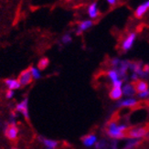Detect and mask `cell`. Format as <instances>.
I'll return each instance as SVG.
<instances>
[{"instance_id": "cell-26", "label": "cell", "mask_w": 149, "mask_h": 149, "mask_svg": "<svg viewBox=\"0 0 149 149\" xmlns=\"http://www.w3.org/2000/svg\"><path fill=\"white\" fill-rule=\"evenodd\" d=\"M14 94H15L14 91L8 90V92H6V97L8 99H11V98H13V96H14Z\"/></svg>"}, {"instance_id": "cell-30", "label": "cell", "mask_w": 149, "mask_h": 149, "mask_svg": "<svg viewBox=\"0 0 149 149\" xmlns=\"http://www.w3.org/2000/svg\"><path fill=\"white\" fill-rule=\"evenodd\" d=\"M147 136H148V137H149V134H148V135H147Z\"/></svg>"}, {"instance_id": "cell-14", "label": "cell", "mask_w": 149, "mask_h": 149, "mask_svg": "<svg viewBox=\"0 0 149 149\" xmlns=\"http://www.w3.org/2000/svg\"><path fill=\"white\" fill-rule=\"evenodd\" d=\"M107 76L113 83L118 81L119 80H122V79H120L121 77L119 75V72L117 70H110L107 72Z\"/></svg>"}, {"instance_id": "cell-17", "label": "cell", "mask_w": 149, "mask_h": 149, "mask_svg": "<svg viewBox=\"0 0 149 149\" xmlns=\"http://www.w3.org/2000/svg\"><path fill=\"white\" fill-rule=\"evenodd\" d=\"M147 6H146V4L144 3V4H142V5H140L138 8H137V9L135 10V17H142L144 16V14L146 12V10H147Z\"/></svg>"}, {"instance_id": "cell-9", "label": "cell", "mask_w": 149, "mask_h": 149, "mask_svg": "<svg viewBox=\"0 0 149 149\" xmlns=\"http://www.w3.org/2000/svg\"><path fill=\"white\" fill-rule=\"evenodd\" d=\"M135 38H136V36H135L134 33H131L130 35H129L125 40V41L123 42V45H122V49H124L125 51H127L129 50L130 49H132L133 45H134V42L135 40Z\"/></svg>"}, {"instance_id": "cell-3", "label": "cell", "mask_w": 149, "mask_h": 149, "mask_svg": "<svg viewBox=\"0 0 149 149\" xmlns=\"http://www.w3.org/2000/svg\"><path fill=\"white\" fill-rule=\"evenodd\" d=\"M32 80H33V77H32L31 72H30V68L26 69L20 72L18 76V81L20 83L21 87L23 86H27L29 83H31Z\"/></svg>"}, {"instance_id": "cell-4", "label": "cell", "mask_w": 149, "mask_h": 149, "mask_svg": "<svg viewBox=\"0 0 149 149\" xmlns=\"http://www.w3.org/2000/svg\"><path fill=\"white\" fill-rule=\"evenodd\" d=\"M16 112L21 113L24 117L29 120V99L25 98L21 102H19L18 104L16 106Z\"/></svg>"}, {"instance_id": "cell-31", "label": "cell", "mask_w": 149, "mask_h": 149, "mask_svg": "<svg viewBox=\"0 0 149 149\" xmlns=\"http://www.w3.org/2000/svg\"><path fill=\"white\" fill-rule=\"evenodd\" d=\"M13 149H17V148H13Z\"/></svg>"}, {"instance_id": "cell-5", "label": "cell", "mask_w": 149, "mask_h": 149, "mask_svg": "<svg viewBox=\"0 0 149 149\" xmlns=\"http://www.w3.org/2000/svg\"><path fill=\"white\" fill-rule=\"evenodd\" d=\"M18 134V128L16 125H9L8 129L5 131V135L9 140H15Z\"/></svg>"}, {"instance_id": "cell-16", "label": "cell", "mask_w": 149, "mask_h": 149, "mask_svg": "<svg viewBox=\"0 0 149 149\" xmlns=\"http://www.w3.org/2000/svg\"><path fill=\"white\" fill-rule=\"evenodd\" d=\"M140 143H141V140L140 139L129 138V140L126 142L125 146H124V148H123V149H133L134 147H136Z\"/></svg>"}, {"instance_id": "cell-2", "label": "cell", "mask_w": 149, "mask_h": 149, "mask_svg": "<svg viewBox=\"0 0 149 149\" xmlns=\"http://www.w3.org/2000/svg\"><path fill=\"white\" fill-rule=\"evenodd\" d=\"M148 134H149V124L128 128L125 133L127 138H134V139H141L142 137H145L146 135H148Z\"/></svg>"}, {"instance_id": "cell-11", "label": "cell", "mask_w": 149, "mask_h": 149, "mask_svg": "<svg viewBox=\"0 0 149 149\" xmlns=\"http://www.w3.org/2000/svg\"><path fill=\"white\" fill-rule=\"evenodd\" d=\"M137 104V101L134 98H127L124 100H120L117 102L118 107H134Z\"/></svg>"}, {"instance_id": "cell-28", "label": "cell", "mask_w": 149, "mask_h": 149, "mask_svg": "<svg viewBox=\"0 0 149 149\" xmlns=\"http://www.w3.org/2000/svg\"><path fill=\"white\" fill-rule=\"evenodd\" d=\"M145 4H146V6H147V8H149V1H147V2H146Z\"/></svg>"}, {"instance_id": "cell-24", "label": "cell", "mask_w": 149, "mask_h": 149, "mask_svg": "<svg viewBox=\"0 0 149 149\" xmlns=\"http://www.w3.org/2000/svg\"><path fill=\"white\" fill-rule=\"evenodd\" d=\"M147 97H149V90L141 93H138V98L140 99H145V98H147Z\"/></svg>"}, {"instance_id": "cell-15", "label": "cell", "mask_w": 149, "mask_h": 149, "mask_svg": "<svg viewBox=\"0 0 149 149\" xmlns=\"http://www.w3.org/2000/svg\"><path fill=\"white\" fill-rule=\"evenodd\" d=\"M93 26V21L91 20H85V21H82L81 23H80L79 27H78V31H77V34H81V32L87 30L88 29H90L91 27Z\"/></svg>"}, {"instance_id": "cell-21", "label": "cell", "mask_w": 149, "mask_h": 149, "mask_svg": "<svg viewBox=\"0 0 149 149\" xmlns=\"http://www.w3.org/2000/svg\"><path fill=\"white\" fill-rule=\"evenodd\" d=\"M30 72H31V74H32V77H33L34 80H38L40 79V70L38 68H35V67H30Z\"/></svg>"}, {"instance_id": "cell-12", "label": "cell", "mask_w": 149, "mask_h": 149, "mask_svg": "<svg viewBox=\"0 0 149 149\" xmlns=\"http://www.w3.org/2000/svg\"><path fill=\"white\" fill-rule=\"evenodd\" d=\"M5 83H6V85L8 87V90H12V91L17 90L21 87L19 81L15 79H6L5 81Z\"/></svg>"}, {"instance_id": "cell-19", "label": "cell", "mask_w": 149, "mask_h": 149, "mask_svg": "<svg viewBox=\"0 0 149 149\" xmlns=\"http://www.w3.org/2000/svg\"><path fill=\"white\" fill-rule=\"evenodd\" d=\"M88 14L92 18H94L98 16V11H97V8H96V3H93L89 6Z\"/></svg>"}, {"instance_id": "cell-1", "label": "cell", "mask_w": 149, "mask_h": 149, "mask_svg": "<svg viewBox=\"0 0 149 149\" xmlns=\"http://www.w3.org/2000/svg\"><path fill=\"white\" fill-rule=\"evenodd\" d=\"M128 126L126 125H119L116 122L112 121L110 122L107 128H106V134L109 137H111L113 140H120L126 137V130Z\"/></svg>"}, {"instance_id": "cell-22", "label": "cell", "mask_w": 149, "mask_h": 149, "mask_svg": "<svg viewBox=\"0 0 149 149\" xmlns=\"http://www.w3.org/2000/svg\"><path fill=\"white\" fill-rule=\"evenodd\" d=\"M72 36H70V34H65L61 38V41H62L63 44H69V43L72 42Z\"/></svg>"}, {"instance_id": "cell-23", "label": "cell", "mask_w": 149, "mask_h": 149, "mask_svg": "<svg viewBox=\"0 0 149 149\" xmlns=\"http://www.w3.org/2000/svg\"><path fill=\"white\" fill-rule=\"evenodd\" d=\"M120 63H121V60L118 59V58H114V59H113L112 61H111V64H112L113 68H115V69H118L119 68Z\"/></svg>"}, {"instance_id": "cell-18", "label": "cell", "mask_w": 149, "mask_h": 149, "mask_svg": "<svg viewBox=\"0 0 149 149\" xmlns=\"http://www.w3.org/2000/svg\"><path fill=\"white\" fill-rule=\"evenodd\" d=\"M95 148L96 149H110V144L106 140L102 139L95 144Z\"/></svg>"}, {"instance_id": "cell-27", "label": "cell", "mask_w": 149, "mask_h": 149, "mask_svg": "<svg viewBox=\"0 0 149 149\" xmlns=\"http://www.w3.org/2000/svg\"><path fill=\"white\" fill-rule=\"evenodd\" d=\"M107 1L111 5H114L115 4V0H107Z\"/></svg>"}, {"instance_id": "cell-29", "label": "cell", "mask_w": 149, "mask_h": 149, "mask_svg": "<svg viewBox=\"0 0 149 149\" xmlns=\"http://www.w3.org/2000/svg\"><path fill=\"white\" fill-rule=\"evenodd\" d=\"M46 149H51V148H46Z\"/></svg>"}, {"instance_id": "cell-20", "label": "cell", "mask_w": 149, "mask_h": 149, "mask_svg": "<svg viewBox=\"0 0 149 149\" xmlns=\"http://www.w3.org/2000/svg\"><path fill=\"white\" fill-rule=\"evenodd\" d=\"M49 61L48 58H42V59H40L38 63V69L43 70L49 66Z\"/></svg>"}, {"instance_id": "cell-8", "label": "cell", "mask_w": 149, "mask_h": 149, "mask_svg": "<svg viewBox=\"0 0 149 149\" xmlns=\"http://www.w3.org/2000/svg\"><path fill=\"white\" fill-rule=\"evenodd\" d=\"M134 86V89L136 91V93H141L143 92H146V91H148V84L146 81L144 80H137L135 81L132 82Z\"/></svg>"}, {"instance_id": "cell-6", "label": "cell", "mask_w": 149, "mask_h": 149, "mask_svg": "<svg viewBox=\"0 0 149 149\" xmlns=\"http://www.w3.org/2000/svg\"><path fill=\"white\" fill-rule=\"evenodd\" d=\"M38 141H40V143H42L46 148L56 149L58 145H59V142H58V141L53 140V139L46 138V137H44V136H41V135H40V136H38Z\"/></svg>"}, {"instance_id": "cell-25", "label": "cell", "mask_w": 149, "mask_h": 149, "mask_svg": "<svg viewBox=\"0 0 149 149\" xmlns=\"http://www.w3.org/2000/svg\"><path fill=\"white\" fill-rule=\"evenodd\" d=\"M110 149H118L117 140H113L111 143H110Z\"/></svg>"}, {"instance_id": "cell-10", "label": "cell", "mask_w": 149, "mask_h": 149, "mask_svg": "<svg viewBox=\"0 0 149 149\" xmlns=\"http://www.w3.org/2000/svg\"><path fill=\"white\" fill-rule=\"evenodd\" d=\"M96 143H97V136L93 134H89L82 138V144L86 147L95 146Z\"/></svg>"}, {"instance_id": "cell-7", "label": "cell", "mask_w": 149, "mask_h": 149, "mask_svg": "<svg viewBox=\"0 0 149 149\" xmlns=\"http://www.w3.org/2000/svg\"><path fill=\"white\" fill-rule=\"evenodd\" d=\"M123 90V94L129 98H132L136 93V91L134 89V86L133 83H126L122 87Z\"/></svg>"}, {"instance_id": "cell-13", "label": "cell", "mask_w": 149, "mask_h": 149, "mask_svg": "<svg viewBox=\"0 0 149 149\" xmlns=\"http://www.w3.org/2000/svg\"><path fill=\"white\" fill-rule=\"evenodd\" d=\"M123 94V90L122 88H117V87H113L112 91L110 92V98L113 100H119L122 98Z\"/></svg>"}]
</instances>
